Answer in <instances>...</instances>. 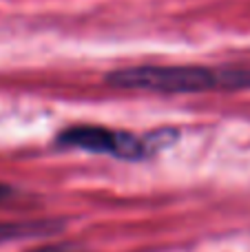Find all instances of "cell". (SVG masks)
I'll return each mask as SVG.
<instances>
[{"instance_id":"obj_1","label":"cell","mask_w":250,"mask_h":252,"mask_svg":"<svg viewBox=\"0 0 250 252\" xmlns=\"http://www.w3.org/2000/svg\"><path fill=\"white\" fill-rule=\"evenodd\" d=\"M115 89L162 95H186L208 91H237V66H193V64H144L118 69L106 75Z\"/></svg>"},{"instance_id":"obj_2","label":"cell","mask_w":250,"mask_h":252,"mask_svg":"<svg viewBox=\"0 0 250 252\" xmlns=\"http://www.w3.org/2000/svg\"><path fill=\"white\" fill-rule=\"evenodd\" d=\"M58 144L66 148H78L87 153H100V155L120 157V159H142L149 155L146 139L137 137L133 133L104 128V126H89L78 124L62 130Z\"/></svg>"},{"instance_id":"obj_3","label":"cell","mask_w":250,"mask_h":252,"mask_svg":"<svg viewBox=\"0 0 250 252\" xmlns=\"http://www.w3.org/2000/svg\"><path fill=\"white\" fill-rule=\"evenodd\" d=\"M42 232V226L35 223H0V244L22 239V237H33Z\"/></svg>"},{"instance_id":"obj_4","label":"cell","mask_w":250,"mask_h":252,"mask_svg":"<svg viewBox=\"0 0 250 252\" xmlns=\"http://www.w3.org/2000/svg\"><path fill=\"white\" fill-rule=\"evenodd\" d=\"M29 252H71V250L64 248V246H53V244H49V246H40V248L29 250Z\"/></svg>"},{"instance_id":"obj_5","label":"cell","mask_w":250,"mask_h":252,"mask_svg":"<svg viewBox=\"0 0 250 252\" xmlns=\"http://www.w3.org/2000/svg\"><path fill=\"white\" fill-rule=\"evenodd\" d=\"M13 195H16V192H13L11 188H9V186H4V184H0V206H2V204H7V201L11 199Z\"/></svg>"}]
</instances>
